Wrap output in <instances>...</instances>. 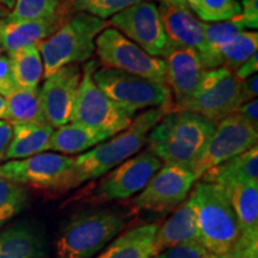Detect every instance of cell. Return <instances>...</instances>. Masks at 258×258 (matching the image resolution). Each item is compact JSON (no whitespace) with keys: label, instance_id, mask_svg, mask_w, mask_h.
I'll return each mask as SVG.
<instances>
[{"label":"cell","instance_id":"39","mask_svg":"<svg viewBox=\"0 0 258 258\" xmlns=\"http://www.w3.org/2000/svg\"><path fill=\"white\" fill-rule=\"evenodd\" d=\"M14 125L5 120H0V161L6 159L9 146L11 144Z\"/></svg>","mask_w":258,"mask_h":258},{"label":"cell","instance_id":"12","mask_svg":"<svg viewBox=\"0 0 258 258\" xmlns=\"http://www.w3.org/2000/svg\"><path fill=\"white\" fill-rule=\"evenodd\" d=\"M109 24L152 56H164L171 47L164 31L159 9L153 2H141L112 16Z\"/></svg>","mask_w":258,"mask_h":258},{"label":"cell","instance_id":"47","mask_svg":"<svg viewBox=\"0 0 258 258\" xmlns=\"http://www.w3.org/2000/svg\"><path fill=\"white\" fill-rule=\"evenodd\" d=\"M3 24H4V19H0V29H2Z\"/></svg>","mask_w":258,"mask_h":258},{"label":"cell","instance_id":"41","mask_svg":"<svg viewBox=\"0 0 258 258\" xmlns=\"http://www.w3.org/2000/svg\"><path fill=\"white\" fill-rule=\"evenodd\" d=\"M161 4L175 6V8H178V9H188L186 0H161Z\"/></svg>","mask_w":258,"mask_h":258},{"label":"cell","instance_id":"30","mask_svg":"<svg viewBox=\"0 0 258 258\" xmlns=\"http://www.w3.org/2000/svg\"><path fill=\"white\" fill-rule=\"evenodd\" d=\"M258 34L257 31L244 30L234 35L220 49L222 66L234 72L241 63L257 53Z\"/></svg>","mask_w":258,"mask_h":258},{"label":"cell","instance_id":"8","mask_svg":"<svg viewBox=\"0 0 258 258\" xmlns=\"http://www.w3.org/2000/svg\"><path fill=\"white\" fill-rule=\"evenodd\" d=\"M95 51L103 67L165 84L164 60L150 55L115 28H105L96 37Z\"/></svg>","mask_w":258,"mask_h":258},{"label":"cell","instance_id":"11","mask_svg":"<svg viewBox=\"0 0 258 258\" xmlns=\"http://www.w3.org/2000/svg\"><path fill=\"white\" fill-rule=\"evenodd\" d=\"M161 166L163 161L148 150L137 153L101 177L93 185L90 201L104 203L133 198L147 185Z\"/></svg>","mask_w":258,"mask_h":258},{"label":"cell","instance_id":"37","mask_svg":"<svg viewBox=\"0 0 258 258\" xmlns=\"http://www.w3.org/2000/svg\"><path fill=\"white\" fill-rule=\"evenodd\" d=\"M240 86V97H241V104L247 103L253 99H257L258 96V76L253 74V76L249 77L243 82L239 83Z\"/></svg>","mask_w":258,"mask_h":258},{"label":"cell","instance_id":"18","mask_svg":"<svg viewBox=\"0 0 258 258\" xmlns=\"http://www.w3.org/2000/svg\"><path fill=\"white\" fill-rule=\"evenodd\" d=\"M158 9L170 46L191 48L201 55L205 48L202 22L189 9H178L165 4H160Z\"/></svg>","mask_w":258,"mask_h":258},{"label":"cell","instance_id":"23","mask_svg":"<svg viewBox=\"0 0 258 258\" xmlns=\"http://www.w3.org/2000/svg\"><path fill=\"white\" fill-rule=\"evenodd\" d=\"M43 240L31 226L17 224L0 231V258H46Z\"/></svg>","mask_w":258,"mask_h":258},{"label":"cell","instance_id":"32","mask_svg":"<svg viewBox=\"0 0 258 258\" xmlns=\"http://www.w3.org/2000/svg\"><path fill=\"white\" fill-rule=\"evenodd\" d=\"M29 203L25 186L0 177V227L18 215Z\"/></svg>","mask_w":258,"mask_h":258},{"label":"cell","instance_id":"5","mask_svg":"<svg viewBox=\"0 0 258 258\" xmlns=\"http://www.w3.org/2000/svg\"><path fill=\"white\" fill-rule=\"evenodd\" d=\"M109 22L85 12H76L47 40L38 44L43 61L44 78L64 66L91 59L96 37L108 28Z\"/></svg>","mask_w":258,"mask_h":258},{"label":"cell","instance_id":"2","mask_svg":"<svg viewBox=\"0 0 258 258\" xmlns=\"http://www.w3.org/2000/svg\"><path fill=\"white\" fill-rule=\"evenodd\" d=\"M171 110V105L148 109L135 116L132 124L123 132L74 158L73 188H77L84 182L104 176L106 172L139 153L146 145L151 129Z\"/></svg>","mask_w":258,"mask_h":258},{"label":"cell","instance_id":"31","mask_svg":"<svg viewBox=\"0 0 258 258\" xmlns=\"http://www.w3.org/2000/svg\"><path fill=\"white\" fill-rule=\"evenodd\" d=\"M186 5L203 23L231 21L240 14L238 0H186Z\"/></svg>","mask_w":258,"mask_h":258},{"label":"cell","instance_id":"27","mask_svg":"<svg viewBox=\"0 0 258 258\" xmlns=\"http://www.w3.org/2000/svg\"><path fill=\"white\" fill-rule=\"evenodd\" d=\"M6 98L5 121L11 124L46 123L42 111L40 90L17 88ZM48 124V123H47Z\"/></svg>","mask_w":258,"mask_h":258},{"label":"cell","instance_id":"7","mask_svg":"<svg viewBox=\"0 0 258 258\" xmlns=\"http://www.w3.org/2000/svg\"><path fill=\"white\" fill-rule=\"evenodd\" d=\"M92 79L115 104L133 115L145 109L172 106L166 84L103 66L92 73Z\"/></svg>","mask_w":258,"mask_h":258},{"label":"cell","instance_id":"34","mask_svg":"<svg viewBox=\"0 0 258 258\" xmlns=\"http://www.w3.org/2000/svg\"><path fill=\"white\" fill-rule=\"evenodd\" d=\"M206 252L200 241H194L161 251L153 258H205Z\"/></svg>","mask_w":258,"mask_h":258},{"label":"cell","instance_id":"24","mask_svg":"<svg viewBox=\"0 0 258 258\" xmlns=\"http://www.w3.org/2000/svg\"><path fill=\"white\" fill-rule=\"evenodd\" d=\"M14 125V134L6 159L18 160L43 153L49 150L54 128L47 123H18Z\"/></svg>","mask_w":258,"mask_h":258},{"label":"cell","instance_id":"36","mask_svg":"<svg viewBox=\"0 0 258 258\" xmlns=\"http://www.w3.org/2000/svg\"><path fill=\"white\" fill-rule=\"evenodd\" d=\"M17 88L18 86L15 82L14 74H12L9 56L2 55L0 56V95L8 97Z\"/></svg>","mask_w":258,"mask_h":258},{"label":"cell","instance_id":"42","mask_svg":"<svg viewBox=\"0 0 258 258\" xmlns=\"http://www.w3.org/2000/svg\"><path fill=\"white\" fill-rule=\"evenodd\" d=\"M6 117V98L0 95V120H5Z\"/></svg>","mask_w":258,"mask_h":258},{"label":"cell","instance_id":"29","mask_svg":"<svg viewBox=\"0 0 258 258\" xmlns=\"http://www.w3.org/2000/svg\"><path fill=\"white\" fill-rule=\"evenodd\" d=\"M71 0H16L8 19L35 21L73 14Z\"/></svg>","mask_w":258,"mask_h":258},{"label":"cell","instance_id":"15","mask_svg":"<svg viewBox=\"0 0 258 258\" xmlns=\"http://www.w3.org/2000/svg\"><path fill=\"white\" fill-rule=\"evenodd\" d=\"M83 69L79 63L64 66L46 78L40 90L44 120L50 127L59 128L72 122L74 102Z\"/></svg>","mask_w":258,"mask_h":258},{"label":"cell","instance_id":"19","mask_svg":"<svg viewBox=\"0 0 258 258\" xmlns=\"http://www.w3.org/2000/svg\"><path fill=\"white\" fill-rule=\"evenodd\" d=\"M200 241L198 222L188 198L180 203L172 215L159 225L154 237L156 256L161 251L178 245Z\"/></svg>","mask_w":258,"mask_h":258},{"label":"cell","instance_id":"43","mask_svg":"<svg viewBox=\"0 0 258 258\" xmlns=\"http://www.w3.org/2000/svg\"><path fill=\"white\" fill-rule=\"evenodd\" d=\"M10 14H11V11L0 4V19H6L10 16Z\"/></svg>","mask_w":258,"mask_h":258},{"label":"cell","instance_id":"25","mask_svg":"<svg viewBox=\"0 0 258 258\" xmlns=\"http://www.w3.org/2000/svg\"><path fill=\"white\" fill-rule=\"evenodd\" d=\"M106 139H110V137L102 132L89 128L86 125L70 122L53 132L49 150L60 152L64 156L85 153L97 145L105 141Z\"/></svg>","mask_w":258,"mask_h":258},{"label":"cell","instance_id":"38","mask_svg":"<svg viewBox=\"0 0 258 258\" xmlns=\"http://www.w3.org/2000/svg\"><path fill=\"white\" fill-rule=\"evenodd\" d=\"M257 71H258V54L256 53L251 57H249L245 62L241 63L240 66L234 71L233 74L235 79L240 83L246 78H249V77L253 76V74H257Z\"/></svg>","mask_w":258,"mask_h":258},{"label":"cell","instance_id":"14","mask_svg":"<svg viewBox=\"0 0 258 258\" xmlns=\"http://www.w3.org/2000/svg\"><path fill=\"white\" fill-rule=\"evenodd\" d=\"M198 177L192 171L163 164L147 185L133 199V206L147 212L164 213L177 208L188 198Z\"/></svg>","mask_w":258,"mask_h":258},{"label":"cell","instance_id":"9","mask_svg":"<svg viewBox=\"0 0 258 258\" xmlns=\"http://www.w3.org/2000/svg\"><path fill=\"white\" fill-rule=\"evenodd\" d=\"M74 158L59 153H38L0 165V177L23 186L64 191L73 189Z\"/></svg>","mask_w":258,"mask_h":258},{"label":"cell","instance_id":"3","mask_svg":"<svg viewBox=\"0 0 258 258\" xmlns=\"http://www.w3.org/2000/svg\"><path fill=\"white\" fill-rule=\"evenodd\" d=\"M188 200L195 213L200 243L205 250L227 254L239 237V227L225 190L214 183L199 180L190 190Z\"/></svg>","mask_w":258,"mask_h":258},{"label":"cell","instance_id":"1","mask_svg":"<svg viewBox=\"0 0 258 258\" xmlns=\"http://www.w3.org/2000/svg\"><path fill=\"white\" fill-rule=\"evenodd\" d=\"M217 123L189 110L169 111L151 129L147 150L163 164L192 171Z\"/></svg>","mask_w":258,"mask_h":258},{"label":"cell","instance_id":"20","mask_svg":"<svg viewBox=\"0 0 258 258\" xmlns=\"http://www.w3.org/2000/svg\"><path fill=\"white\" fill-rule=\"evenodd\" d=\"M199 180L221 188L240 184H258V147L254 146L206 171Z\"/></svg>","mask_w":258,"mask_h":258},{"label":"cell","instance_id":"35","mask_svg":"<svg viewBox=\"0 0 258 258\" xmlns=\"http://www.w3.org/2000/svg\"><path fill=\"white\" fill-rule=\"evenodd\" d=\"M232 19L240 23L246 30H256L258 28V0H241L240 14Z\"/></svg>","mask_w":258,"mask_h":258},{"label":"cell","instance_id":"33","mask_svg":"<svg viewBox=\"0 0 258 258\" xmlns=\"http://www.w3.org/2000/svg\"><path fill=\"white\" fill-rule=\"evenodd\" d=\"M151 0H71L74 12H85L101 19L112 17L129 6Z\"/></svg>","mask_w":258,"mask_h":258},{"label":"cell","instance_id":"4","mask_svg":"<svg viewBox=\"0 0 258 258\" xmlns=\"http://www.w3.org/2000/svg\"><path fill=\"white\" fill-rule=\"evenodd\" d=\"M127 215L97 208L73 215L63 226L55 245V258H93L120 234Z\"/></svg>","mask_w":258,"mask_h":258},{"label":"cell","instance_id":"21","mask_svg":"<svg viewBox=\"0 0 258 258\" xmlns=\"http://www.w3.org/2000/svg\"><path fill=\"white\" fill-rule=\"evenodd\" d=\"M160 222L145 224L118 234L93 258H153L154 237Z\"/></svg>","mask_w":258,"mask_h":258},{"label":"cell","instance_id":"45","mask_svg":"<svg viewBox=\"0 0 258 258\" xmlns=\"http://www.w3.org/2000/svg\"><path fill=\"white\" fill-rule=\"evenodd\" d=\"M205 258H231L228 254H214V253H209L206 252Z\"/></svg>","mask_w":258,"mask_h":258},{"label":"cell","instance_id":"10","mask_svg":"<svg viewBox=\"0 0 258 258\" xmlns=\"http://www.w3.org/2000/svg\"><path fill=\"white\" fill-rule=\"evenodd\" d=\"M240 105L239 82L233 72L220 66L203 72L198 88L179 110L196 112L218 123L233 114Z\"/></svg>","mask_w":258,"mask_h":258},{"label":"cell","instance_id":"28","mask_svg":"<svg viewBox=\"0 0 258 258\" xmlns=\"http://www.w3.org/2000/svg\"><path fill=\"white\" fill-rule=\"evenodd\" d=\"M203 23V22H202ZM246 30L243 25L234 19L219 23H203L205 32V48L200 55L206 70L218 69L222 66L220 49L228 40L238 32Z\"/></svg>","mask_w":258,"mask_h":258},{"label":"cell","instance_id":"22","mask_svg":"<svg viewBox=\"0 0 258 258\" xmlns=\"http://www.w3.org/2000/svg\"><path fill=\"white\" fill-rule=\"evenodd\" d=\"M224 190L237 218L239 238L258 240V184L233 185Z\"/></svg>","mask_w":258,"mask_h":258},{"label":"cell","instance_id":"6","mask_svg":"<svg viewBox=\"0 0 258 258\" xmlns=\"http://www.w3.org/2000/svg\"><path fill=\"white\" fill-rule=\"evenodd\" d=\"M98 69L96 60L86 62L83 69L72 122L102 132L109 137L127 129L135 118L131 112L123 110L102 91L92 79V73Z\"/></svg>","mask_w":258,"mask_h":258},{"label":"cell","instance_id":"46","mask_svg":"<svg viewBox=\"0 0 258 258\" xmlns=\"http://www.w3.org/2000/svg\"><path fill=\"white\" fill-rule=\"evenodd\" d=\"M4 51H5V50H4V48H3V47H2V44H0V56H2V54L4 53Z\"/></svg>","mask_w":258,"mask_h":258},{"label":"cell","instance_id":"44","mask_svg":"<svg viewBox=\"0 0 258 258\" xmlns=\"http://www.w3.org/2000/svg\"><path fill=\"white\" fill-rule=\"evenodd\" d=\"M15 3H16V0H0V4H2L3 6H5L6 9H9L10 11H12V9H14Z\"/></svg>","mask_w":258,"mask_h":258},{"label":"cell","instance_id":"13","mask_svg":"<svg viewBox=\"0 0 258 258\" xmlns=\"http://www.w3.org/2000/svg\"><path fill=\"white\" fill-rule=\"evenodd\" d=\"M257 143L258 128L233 112L217 123L194 173L199 180L206 171L257 146Z\"/></svg>","mask_w":258,"mask_h":258},{"label":"cell","instance_id":"40","mask_svg":"<svg viewBox=\"0 0 258 258\" xmlns=\"http://www.w3.org/2000/svg\"><path fill=\"white\" fill-rule=\"evenodd\" d=\"M234 112L239 115L240 117H243L245 121H247L249 123L252 124L253 127L258 128V101L257 99L244 103V104H241Z\"/></svg>","mask_w":258,"mask_h":258},{"label":"cell","instance_id":"26","mask_svg":"<svg viewBox=\"0 0 258 258\" xmlns=\"http://www.w3.org/2000/svg\"><path fill=\"white\" fill-rule=\"evenodd\" d=\"M12 74L18 88L36 90L44 77L43 61L38 46H29L9 54Z\"/></svg>","mask_w":258,"mask_h":258},{"label":"cell","instance_id":"16","mask_svg":"<svg viewBox=\"0 0 258 258\" xmlns=\"http://www.w3.org/2000/svg\"><path fill=\"white\" fill-rule=\"evenodd\" d=\"M163 57L165 84L172 103L171 111H176L192 96L206 69L198 51L191 48L170 47Z\"/></svg>","mask_w":258,"mask_h":258},{"label":"cell","instance_id":"17","mask_svg":"<svg viewBox=\"0 0 258 258\" xmlns=\"http://www.w3.org/2000/svg\"><path fill=\"white\" fill-rule=\"evenodd\" d=\"M71 15L35 21H11L6 18L0 29V44L8 54L24 47L38 46L51 36Z\"/></svg>","mask_w":258,"mask_h":258}]
</instances>
